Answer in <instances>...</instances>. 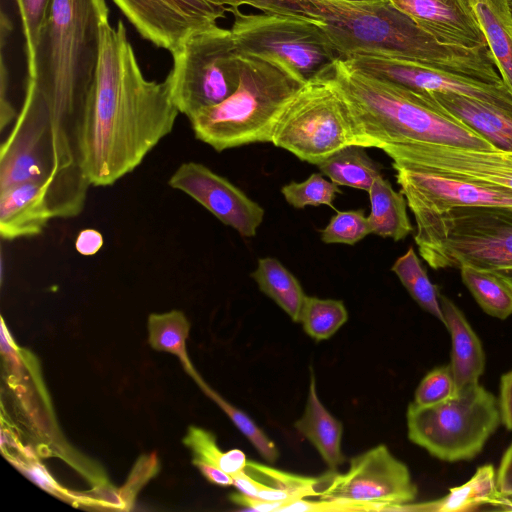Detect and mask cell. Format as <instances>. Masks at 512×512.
<instances>
[{"label": "cell", "instance_id": "cell-1", "mask_svg": "<svg viewBox=\"0 0 512 512\" xmlns=\"http://www.w3.org/2000/svg\"><path fill=\"white\" fill-rule=\"evenodd\" d=\"M179 114L168 80L143 75L123 22H103L97 75L78 136L90 185L110 186L131 173L171 133Z\"/></svg>", "mask_w": 512, "mask_h": 512}, {"label": "cell", "instance_id": "cell-2", "mask_svg": "<svg viewBox=\"0 0 512 512\" xmlns=\"http://www.w3.org/2000/svg\"><path fill=\"white\" fill-rule=\"evenodd\" d=\"M105 0H52L23 104L49 119L61 146L79 160L78 136L99 65Z\"/></svg>", "mask_w": 512, "mask_h": 512}, {"label": "cell", "instance_id": "cell-3", "mask_svg": "<svg viewBox=\"0 0 512 512\" xmlns=\"http://www.w3.org/2000/svg\"><path fill=\"white\" fill-rule=\"evenodd\" d=\"M318 75L328 80L345 100L354 124L356 145L381 149L390 158L419 143L497 148L445 111L429 93L376 78L339 57Z\"/></svg>", "mask_w": 512, "mask_h": 512}, {"label": "cell", "instance_id": "cell-4", "mask_svg": "<svg viewBox=\"0 0 512 512\" xmlns=\"http://www.w3.org/2000/svg\"><path fill=\"white\" fill-rule=\"evenodd\" d=\"M308 1L318 10L339 58L379 53L455 75L503 82L488 46L467 49L442 44L389 0Z\"/></svg>", "mask_w": 512, "mask_h": 512}, {"label": "cell", "instance_id": "cell-5", "mask_svg": "<svg viewBox=\"0 0 512 512\" xmlns=\"http://www.w3.org/2000/svg\"><path fill=\"white\" fill-rule=\"evenodd\" d=\"M239 60L234 93L189 119L195 137L218 152L271 142L281 112L304 85L265 59L239 52Z\"/></svg>", "mask_w": 512, "mask_h": 512}, {"label": "cell", "instance_id": "cell-6", "mask_svg": "<svg viewBox=\"0 0 512 512\" xmlns=\"http://www.w3.org/2000/svg\"><path fill=\"white\" fill-rule=\"evenodd\" d=\"M413 216L418 251L433 269H512V209L462 207Z\"/></svg>", "mask_w": 512, "mask_h": 512}, {"label": "cell", "instance_id": "cell-7", "mask_svg": "<svg viewBox=\"0 0 512 512\" xmlns=\"http://www.w3.org/2000/svg\"><path fill=\"white\" fill-rule=\"evenodd\" d=\"M406 418L409 440L448 462L475 458L501 422L499 402L479 382L434 405L411 402Z\"/></svg>", "mask_w": 512, "mask_h": 512}, {"label": "cell", "instance_id": "cell-8", "mask_svg": "<svg viewBox=\"0 0 512 512\" xmlns=\"http://www.w3.org/2000/svg\"><path fill=\"white\" fill-rule=\"evenodd\" d=\"M231 14L238 52L270 61L303 84L339 57L321 20L241 9Z\"/></svg>", "mask_w": 512, "mask_h": 512}, {"label": "cell", "instance_id": "cell-9", "mask_svg": "<svg viewBox=\"0 0 512 512\" xmlns=\"http://www.w3.org/2000/svg\"><path fill=\"white\" fill-rule=\"evenodd\" d=\"M271 143L315 165L345 146L356 145L345 100L328 80L316 75L284 107Z\"/></svg>", "mask_w": 512, "mask_h": 512}, {"label": "cell", "instance_id": "cell-10", "mask_svg": "<svg viewBox=\"0 0 512 512\" xmlns=\"http://www.w3.org/2000/svg\"><path fill=\"white\" fill-rule=\"evenodd\" d=\"M167 75L171 98L188 119L217 105L237 89L239 52L230 29L218 24L191 35L172 54Z\"/></svg>", "mask_w": 512, "mask_h": 512}, {"label": "cell", "instance_id": "cell-11", "mask_svg": "<svg viewBox=\"0 0 512 512\" xmlns=\"http://www.w3.org/2000/svg\"><path fill=\"white\" fill-rule=\"evenodd\" d=\"M416 496L406 464L380 444L351 458L346 473L331 472L319 499L339 502L351 511H396Z\"/></svg>", "mask_w": 512, "mask_h": 512}, {"label": "cell", "instance_id": "cell-12", "mask_svg": "<svg viewBox=\"0 0 512 512\" xmlns=\"http://www.w3.org/2000/svg\"><path fill=\"white\" fill-rule=\"evenodd\" d=\"M89 186L79 170L0 191L1 238L12 241L34 237L52 219L78 216L84 209Z\"/></svg>", "mask_w": 512, "mask_h": 512}, {"label": "cell", "instance_id": "cell-13", "mask_svg": "<svg viewBox=\"0 0 512 512\" xmlns=\"http://www.w3.org/2000/svg\"><path fill=\"white\" fill-rule=\"evenodd\" d=\"M77 170L78 159L63 149L49 119L23 104L0 147V191Z\"/></svg>", "mask_w": 512, "mask_h": 512}, {"label": "cell", "instance_id": "cell-14", "mask_svg": "<svg viewBox=\"0 0 512 512\" xmlns=\"http://www.w3.org/2000/svg\"><path fill=\"white\" fill-rule=\"evenodd\" d=\"M343 60L357 70L417 92L462 95L512 112V92L504 82H485L379 53H354Z\"/></svg>", "mask_w": 512, "mask_h": 512}, {"label": "cell", "instance_id": "cell-15", "mask_svg": "<svg viewBox=\"0 0 512 512\" xmlns=\"http://www.w3.org/2000/svg\"><path fill=\"white\" fill-rule=\"evenodd\" d=\"M138 33L171 54L191 35L218 24L227 8L208 0H112Z\"/></svg>", "mask_w": 512, "mask_h": 512}, {"label": "cell", "instance_id": "cell-16", "mask_svg": "<svg viewBox=\"0 0 512 512\" xmlns=\"http://www.w3.org/2000/svg\"><path fill=\"white\" fill-rule=\"evenodd\" d=\"M391 159L392 167L512 189V150L419 143L401 149Z\"/></svg>", "mask_w": 512, "mask_h": 512}, {"label": "cell", "instance_id": "cell-17", "mask_svg": "<svg viewBox=\"0 0 512 512\" xmlns=\"http://www.w3.org/2000/svg\"><path fill=\"white\" fill-rule=\"evenodd\" d=\"M393 168L400 191L413 214H441L462 207L512 209V189L432 172Z\"/></svg>", "mask_w": 512, "mask_h": 512}, {"label": "cell", "instance_id": "cell-18", "mask_svg": "<svg viewBox=\"0 0 512 512\" xmlns=\"http://www.w3.org/2000/svg\"><path fill=\"white\" fill-rule=\"evenodd\" d=\"M168 185L194 199L241 236H255L263 221L265 212L257 202L204 164L182 163L170 176Z\"/></svg>", "mask_w": 512, "mask_h": 512}, {"label": "cell", "instance_id": "cell-19", "mask_svg": "<svg viewBox=\"0 0 512 512\" xmlns=\"http://www.w3.org/2000/svg\"><path fill=\"white\" fill-rule=\"evenodd\" d=\"M438 42L477 49L488 46L465 0H389Z\"/></svg>", "mask_w": 512, "mask_h": 512}, {"label": "cell", "instance_id": "cell-20", "mask_svg": "<svg viewBox=\"0 0 512 512\" xmlns=\"http://www.w3.org/2000/svg\"><path fill=\"white\" fill-rule=\"evenodd\" d=\"M445 326L451 335V362L455 393L465 386L478 383L485 369V353L480 339L458 306L439 294Z\"/></svg>", "mask_w": 512, "mask_h": 512}, {"label": "cell", "instance_id": "cell-21", "mask_svg": "<svg viewBox=\"0 0 512 512\" xmlns=\"http://www.w3.org/2000/svg\"><path fill=\"white\" fill-rule=\"evenodd\" d=\"M429 94L445 111L463 121L497 148L512 150V112L462 95Z\"/></svg>", "mask_w": 512, "mask_h": 512}, {"label": "cell", "instance_id": "cell-22", "mask_svg": "<svg viewBox=\"0 0 512 512\" xmlns=\"http://www.w3.org/2000/svg\"><path fill=\"white\" fill-rule=\"evenodd\" d=\"M294 427L307 438L319 452L331 471L345 461L341 450L343 425L321 403L316 389L313 370H310V384L305 410Z\"/></svg>", "mask_w": 512, "mask_h": 512}, {"label": "cell", "instance_id": "cell-23", "mask_svg": "<svg viewBox=\"0 0 512 512\" xmlns=\"http://www.w3.org/2000/svg\"><path fill=\"white\" fill-rule=\"evenodd\" d=\"M500 501L501 493L497 486L495 468L491 464H485L478 467L474 475L467 482L450 488L446 496L417 504L408 503L398 507L396 511H474L484 505L498 508Z\"/></svg>", "mask_w": 512, "mask_h": 512}, {"label": "cell", "instance_id": "cell-24", "mask_svg": "<svg viewBox=\"0 0 512 512\" xmlns=\"http://www.w3.org/2000/svg\"><path fill=\"white\" fill-rule=\"evenodd\" d=\"M465 1L485 36L503 82L512 92V13L508 0Z\"/></svg>", "mask_w": 512, "mask_h": 512}, {"label": "cell", "instance_id": "cell-25", "mask_svg": "<svg viewBox=\"0 0 512 512\" xmlns=\"http://www.w3.org/2000/svg\"><path fill=\"white\" fill-rule=\"evenodd\" d=\"M368 194L371 209L367 218L373 234L399 241L413 231L405 196L382 175L374 180Z\"/></svg>", "mask_w": 512, "mask_h": 512}, {"label": "cell", "instance_id": "cell-26", "mask_svg": "<svg viewBox=\"0 0 512 512\" xmlns=\"http://www.w3.org/2000/svg\"><path fill=\"white\" fill-rule=\"evenodd\" d=\"M365 149L355 144L345 146L317 166L337 185L368 192L374 180L382 174L379 163L371 159Z\"/></svg>", "mask_w": 512, "mask_h": 512}, {"label": "cell", "instance_id": "cell-27", "mask_svg": "<svg viewBox=\"0 0 512 512\" xmlns=\"http://www.w3.org/2000/svg\"><path fill=\"white\" fill-rule=\"evenodd\" d=\"M251 277L265 295L294 322H299L301 308L307 295L297 278L278 259L260 258Z\"/></svg>", "mask_w": 512, "mask_h": 512}, {"label": "cell", "instance_id": "cell-28", "mask_svg": "<svg viewBox=\"0 0 512 512\" xmlns=\"http://www.w3.org/2000/svg\"><path fill=\"white\" fill-rule=\"evenodd\" d=\"M460 274L462 282L485 313L501 320L512 314V290L493 271L463 265Z\"/></svg>", "mask_w": 512, "mask_h": 512}, {"label": "cell", "instance_id": "cell-29", "mask_svg": "<svg viewBox=\"0 0 512 512\" xmlns=\"http://www.w3.org/2000/svg\"><path fill=\"white\" fill-rule=\"evenodd\" d=\"M189 330L190 323L181 311L149 315L148 332L151 347L176 355L184 368L198 382L201 378L194 371L186 350Z\"/></svg>", "mask_w": 512, "mask_h": 512}, {"label": "cell", "instance_id": "cell-30", "mask_svg": "<svg viewBox=\"0 0 512 512\" xmlns=\"http://www.w3.org/2000/svg\"><path fill=\"white\" fill-rule=\"evenodd\" d=\"M391 271L399 278L414 301L425 311L445 324L439 301V291L428 278L413 247L400 256L392 265Z\"/></svg>", "mask_w": 512, "mask_h": 512}, {"label": "cell", "instance_id": "cell-31", "mask_svg": "<svg viewBox=\"0 0 512 512\" xmlns=\"http://www.w3.org/2000/svg\"><path fill=\"white\" fill-rule=\"evenodd\" d=\"M246 471L251 476L283 492L289 502L306 497H319L331 472L320 477H307L285 472L254 461H247Z\"/></svg>", "mask_w": 512, "mask_h": 512}, {"label": "cell", "instance_id": "cell-32", "mask_svg": "<svg viewBox=\"0 0 512 512\" xmlns=\"http://www.w3.org/2000/svg\"><path fill=\"white\" fill-rule=\"evenodd\" d=\"M347 319L348 312L342 301L306 296L299 322L311 338L321 341L332 337Z\"/></svg>", "mask_w": 512, "mask_h": 512}, {"label": "cell", "instance_id": "cell-33", "mask_svg": "<svg viewBox=\"0 0 512 512\" xmlns=\"http://www.w3.org/2000/svg\"><path fill=\"white\" fill-rule=\"evenodd\" d=\"M288 204L295 208L327 205L332 207L339 185L327 180L322 173H313L303 182H290L281 188Z\"/></svg>", "mask_w": 512, "mask_h": 512}, {"label": "cell", "instance_id": "cell-34", "mask_svg": "<svg viewBox=\"0 0 512 512\" xmlns=\"http://www.w3.org/2000/svg\"><path fill=\"white\" fill-rule=\"evenodd\" d=\"M203 391L227 414L234 425L255 447L258 453L268 462L274 463L279 457L275 443L256 425L243 411L231 405L202 380L198 382Z\"/></svg>", "mask_w": 512, "mask_h": 512}, {"label": "cell", "instance_id": "cell-35", "mask_svg": "<svg viewBox=\"0 0 512 512\" xmlns=\"http://www.w3.org/2000/svg\"><path fill=\"white\" fill-rule=\"evenodd\" d=\"M372 233L364 211H341L334 215L322 230L321 240L326 244L354 245Z\"/></svg>", "mask_w": 512, "mask_h": 512}, {"label": "cell", "instance_id": "cell-36", "mask_svg": "<svg viewBox=\"0 0 512 512\" xmlns=\"http://www.w3.org/2000/svg\"><path fill=\"white\" fill-rule=\"evenodd\" d=\"M20 14L25 37L27 69L34 61V56L41 31L48 17L52 0H15Z\"/></svg>", "mask_w": 512, "mask_h": 512}, {"label": "cell", "instance_id": "cell-37", "mask_svg": "<svg viewBox=\"0 0 512 512\" xmlns=\"http://www.w3.org/2000/svg\"><path fill=\"white\" fill-rule=\"evenodd\" d=\"M223 6L231 13L242 6L293 17H306L321 20L318 10L308 0H208ZM322 21V20H321Z\"/></svg>", "mask_w": 512, "mask_h": 512}, {"label": "cell", "instance_id": "cell-38", "mask_svg": "<svg viewBox=\"0 0 512 512\" xmlns=\"http://www.w3.org/2000/svg\"><path fill=\"white\" fill-rule=\"evenodd\" d=\"M455 394L450 365L436 367L428 372L415 390L414 403L429 406L443 402Z\"/></svg>", "mask_w": 512, "mask_h": 512}, {"label": "cell", "instance_id": "cell-39", "mask_svg": "<svg viewBox=\"0 0 512 512\" xmlns=\"http://www.w3.org/2000/svg\"><path fill=\"white\" fill-rule=\"evenodd\" d=\"M183 443L191 449L193 461L203 462L221 469L225 452L218 447L213 433L191 426Z\"/></svg>", "mask_w": 512, "mask_h": 512}, {"label": "cell", "instance_id": "cell-40", "mask_svg": "<svg viewBox=\"0 0 512 512\" xmlns=\"http://www.w3.org/2000/svg\"><path fill=\"white\" fill-rule=\"evenodd\" d=\"M157 470L158 462L155 455L143 456L138 460L126 485L119 490L127 509L133 504L138 490L156 474Z\"/></svg>", "mask_w": 512, "mask_h": 512}, {"label": "cell", "instance_id": "cell-41", "mask_svg": "<svg viewBox=\"0 0 512 512\" xmlns=\"http://www.w3.org/2000/svg\"><path fill=\"white\" fill-rule=\"evenodd\" d=\"M103 244V235L93 228L81 230L75 240V248L83 256L95 255L102 248Z\"/></svg>", "mask_w": 512, "mask_h": 512}, {"label": "cell", "instance_id": "cell-42", "mask_svg": "<svg viewBox=\"0 0 512 512\" xmlns=\"http://www.w3.org/2000/svg\"><path fill=\"white\" fill-rule=\"evenodd\" d=\"M499 408L502 423L512 430V371L501 377Z\"/></svg>", "mask_w": 512, "mask_h": 512}, {"label": "cell", "instance_id": "cell-43", "mask_svg": "<svg viewBox=\"0 0 512 512\" xmlns=\"http://www.w3.org/2000/svg\"><path fill=\"white\" fill-rule=\"evenodd\" d=\"M91 502L104 507L127 509L126 503L123 500L120 491L113 487L100 486L92 491L91 496H86Z\"/></svg>", "mask_w": 512, "mask_h": 512}, {"label": "cell", "instance_id": "cell-44", "mask_svg": "<svg viewBox=\"0 0 512 512\" xmlns=\"http://www.w3.org/2000/svg\"><path fill=\"white\" fill-rule=\"evenodd\" d=\"M230 499L237 505L258 512L278 511L279 508L286 503L281 501H267L241 492L231 494Z\"/></svg>", "mask_w": 512, "mask_h": 512}, {"label": "cell", "instance_id": "cell-45", "mask_svg": "<svg viewBox=\"0 0 512 512\" xmlns=\"http://www.w3.org/2000/svg\"><path fill=\"white\" fill-rule=\"evenodd\" d=\"M496 480L500 493H512V443L501 458L496 472Z\"/></svg>", "mask_w": 512, "mask_h": 512}, {"label": "cell", "instance_id": "cell-46", "mask_svg": "<svg viewBox=\"0 0 512 512\" xmlns=\"http://www.w3.org/2000/svg\"><path fill=\"white\" fill-rule=\"evenodd\" d=\"M193 464L200 470L203 476L211 483L229 486L233 485V477L219 467L203 462L193 461Z\"/></svg>", "mask_w": 512, "mask_h": 512}, {"label": "cell", "instance_id": "cell-47", "mask_svg": "<svg viewBox=\"0 0 512 512\" xmlns=\"http://www.w3.org/2000/svg\"><path fill=\"white\" fill-rule=\"evenodd\" d=\"M247 461L244 452L239 449H232L225 452L221 469L233 476L238 472L246 470Z\"/></svg>", "mask_w": 512, "mask_h": 512}, {"label": "cell", "instance_id": "cell-48", "mask_svg": "<svg viewBox=\"0 0 512 512\" xmlns=\"http://www.w3.org/2000/svg\"><path fill=\"white\" fill-rule=\"evenodd\" d=\"M23 471L30 479H32L36 484L41 486L43 489L49 491L59 489L57 487V484L50 477V475L41 466L37 464H32L28 467H24Z\"/></svg>", "mask_w": 512, "mask_h": 512}, {"label": "cell", "instance_id": "cell-49", "mask_svg": "<svg viewBox=\"0 0 512 512\" xmlns=\"http://www.w3.org/2000/svg\"><path fill=\"white\" fill-rule=\"evenodd\" d=\"M490 271V270H489ZM496 275H498L512 290V269H498L492 270Z\"/></svg>", "mask_w": 512, "mask_h": 512}, {"label": "cell", "instance_id": "cell-50", "mask_svg": "<svg viewBox=\"0 0 512 512\" xmlns=\"http://www.w3.org/2000/svg\"><path fill=\"white\" fill-rule=\"evenodd\" d=\"M498 508L502 510L512 511V493L502 494L501 493V501Z\"/></svg>", "mask_w": 512, "mask_h": 512}, {"label": "cell", "instance_id": "cell-51", "mask_svg": "<svg viewBox=\"0 0 512 512\" xmlns=\"http://www.w3.org/2000/svg\"><path fill=\"white\" fill-rule=\"evenodd\" d=\"M334 1L358 3V2H370V1H377V0H334Z\"/></svg>", "mask_w": 512, "mask_h": 512}, {"label": "cell", "instance_id": "cell-52", "mask_svg": "<svg viewBox=\"0 0 512 512\" xmlns=\"http://www.w3.org/2000/svg\"><path fill=\"white\" fill-rule=\"evenodd\" d=\"M509 2V6H510V9H511V13H512V0H508Z\"/></svg>", "mask_w": 512, "mask_h": 512}]
</instances>
